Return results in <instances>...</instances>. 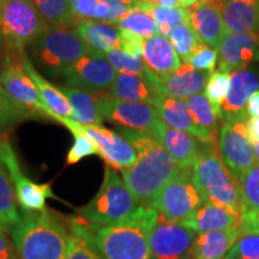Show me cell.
Returning a JSON list of instances; mask_svg holds the SVG:
<instances>
[{"label":"cell","instance_id":"27","mask_svg":"<svg viewBox=\"0 0 259 259\" xmlns=\"http://www.w3.org/2000/svg\"><path fill=\"white\" fill-rule=\"evenodd\" d=\"M77 30L88 50L94 53L106 54L107 52L120 48V29L114 24L82 19L77 25Z\"/></svg>","mask_w":259,"mask_h":259},{"label":"cell","instance_id":"23","mask_svg":"<svg viewBox=\"0 0 259 259\" xmlns=\"http://www.w3.org/2000/svg\"><path fill=\"white\" fill-rule=\"evenodd\" d=\"M240 223L241 213L227 206L206 202L181 225L192 229L197 234H202V233L225 231L234 227H240Z\"/></svg>","mask_w":259,"mask_h":259},{"label":"cell","instance_id":"19","mask_svg":"<svg viewBox=\"0 0 259 259\" xmlns=\"http://www.w3.org/2000/svg\"><path fill=\"white\" fill-rule=\"evenodd\" d=\"M155 108L157 109L161 120L169 127L186 132L196 137L202 143L213 144L219 142L205 128L197 124L185 100H178L161 95L155 105Z\"/></svg>","mask_w":259,"mask_h":259},{"label":"cell","instance_id":"54","mask_svg":"<svg viewBox=\"0 0 259 259\" xmlns=\"http://www.w3.org/2000/svg\"><path fill=\"white\" fill-rule=\"evenodd\" d=\"M3 4H4V0H0V15H2V10H3Z\"/></svg>","mask_w":259,"mask_h":259},{"label":"cell","instance_id":"4","mask_svg":"<svg viewBox=\"0 0 259 259\" xmlns=\"http://www.w3.org/2000/svg\"><path fill=\"white\" fill-rule=\"evenodd\" d=\"M47 27L32 0H4L0 15L3 65L22 64L25 47L31 46Z\"/></svg>","mask_w":259,"mask_h":259},{"label":"cell","instance_id":"41","mask_svg":"<svg viewBox=\"0 0 259 259\" xmlns=\"http://www.w3.org/2000/svg\"><path fill=\"white\" fill-rule=\"evenodd\" d=\"M70 131L74 137V143L71 147L66 157V162L69 166L78 163L84 157L92 156V155H99V150H97L95 144L85 135L76 128H71Z\"/></svg>","mask_w":259,"mask_h":259},{"label":"cell","instance_id":"29","mask_svg":"<svg viewBox=\"0 0 259 259\" xmlns=\"http://www.w3.org/2000/svg\"><path fill=\"white\" fill-rule=\"evenodd\" d=\"M22 65H23L24 72L30 77L32 82L36 84L38 92H40L42 99L45 100L48 108L57 116L71 119L72 111H71L70 103L67 101L66 96L58 89V87L51 84L37 72V70L35 69L31 63L30 58L27 54H24L23 58H22Z\"/></svg>","mask_w":259,"mask_h":259},{"label":"cell","instance_id":"39","mask_svg":"<svg viewBox=\"0 0 259 259\" xmlns=\"http://www.w3.org/2000/svg\"><path fill=\"white\" fill-rule=\"evenodd\" d=\"M105 56L119 73H147L148 71L143 59L130 56L120 48L107 52Z\"/></svg>","mask_w":259,"mask_h":259},{"label":"cell","instance_id":"48","mask_svg":"<svg viewBox=\"0 0 259 259\" xmlns=\"http://www.w3.org/2000/svg\"><path fill=\"white\" fill-rule=\"evenodd\" d=\"M246 113H247L248 118L259 116V90L248 100L247 106H246Z\"/></svg>","mask_w":259,"mask_h":259},{"label":"cell","instance_id":"16","mask_svg":"<svg viewBox=\"0 0 259 259\" xmlns=\"http://www.w3.org/2000/svg\"><path fill=\"white\" fill-rule=\"evenodd\" d=\"M219 67L226 72L246 70L259 60V34H226L218 48Z\"/></svg>","mask_w":259,"mask_h":259},{"label":"cell","instance_id":"35","mask_svg":"<svg viewBox=\"0 0 259 259\" xmlns=\"http://www.w3.org/2000/svg\"><path fill=\"white\" fill-rule=\"evenodd\" d=\"M111 24L134 32V34L138 35L139 37L144 38V40L156 36L157 34L155 19L147 11L139 8L138 5L134 10H131L127 15H125L124 17Z\"/></svg>","mask_w":259,"mask_h":259},{"label":"cell","instance_id":"37","mask_svg":"<svg viewBox=\"0 0 259 259\" xmlns=\"http://www.w3.org/2000/svg\"><path fill=\"white\" fill-rule=\"evenodd\" d=\"M241 187L242 212L259 211V163L252 166L239 179ZM241 212V213H242Z\"/></svg>","mask_w":259,"mask_h":259},{"label":"cell","instance_id":"6","mask_svg":"<svg viewBox=\"0 0 259 259\" xmlns=\"http://www.w3.org/2000/svg\"><path fill=\"white\" fill-rule=\"evenodd\" d=\"M139 206L118 171L106 166L99 192L87 205L77 210V218L92 227L111 226L125 221Z\"/></svg>","mask_w":259,"mask_h":259},{"label":"cell","instance_id":"13","mask_svg":"<svg viewBox=\"0 0 259 259\" xmlns=\"http://www.w3.org/2000/svg\"><path fill=\"white\" fill-rule=\"evenodd\" d=\"M116 74L118 72L105 54L89 51L78 61L61 71L59 77L66 87L96 94L111 89Z\"/></svg>","mask_w":259,"mask_h":259},{"label":"cell","instance_id":"17","mask_svg":"<svg viewBox=\"0 0 259 259\" xmlns=\"http://www.w3.org/2000/svg\"><path fill=\"white\" fill-rule=\"evenodd\" d=\"M259 90V78L253 71L242 70L231 73L229 90L225 101L220 107V114L223 122H229L245 119L248 115L246 113V106L248 100Z\"/></svg>","mask_w":259,"mask_h":259},{"label":"cell","instance_id":"8","mask_svg":"<svg viewBox=\"0 0 259 259\" xmlns=\"http://www.w3.org/2000/svg\"><path fill=\"white\" fill-rule=\"evenodd\" d=\"M204 203L205 197L194 180L193 168H190L178 171L156 194L150 206L164 220L183 223Z\"/></svg>","mask_w":259,"mask_h":259},{"label":"cell","instance_id":"11","mask_svg":"<svg viewBox=\"0 0 259 259\" xmlns=\"http://www.w3.org/2000/svg\"><path fill=\"white\" fill-rule=\"evenodd\" d=\"M94 97L103 120L122 128L153 135L161 120L157 109L151 105L122 101L106 93H96Z\"/></svg>","mask_w":259,"mask_h":259},{"label":"cell","instance_id":"14","mask_svg":"<svg viewBox=\"0 0 259 259\" xmlns=\"http://www.w3.org/2000/svg\"><path fill=\"white\" fill-rule=\"evenodd\" d=\"M245 119L223 122L219 135V151L229 171L240 179L246 170L257 163L253 147L247 135Z\"/></svg>","mask_w":259,"mask_h":259},{"label":"cell","instance_id":"25","mask_svg":"<svg viewBox=\"0 0 259 259\" xmlns=\"http://www.w3.org/2000/svg\"><path fill=\"white\" fill-rule=\"evenodd\" d=\"M221 14L227 34H259V0H223Z\"/></svg>","mask_w":259,"mask_h":259},{"label":"cell","instance_id":"2","mask_svg":"<svg viewBox=\"0 0 259 259\" xmlns=\"http://www.w3.org/2000/svg\"><path fill=\"white\" fill-rule=\"evenodd\" d=\"M10 233L19 259H66L69 220L51 209L22 210L21 220Z\"/></svg>","mask_w":259,"mask_h":259},{"label":"cell","instance_id":"36","mask_svg":"<svg viewBox=\"0 0 259 259\" xmlns=\"http://www.w3.org/2000/svg\"><path fill=\"white\" fill-rule=\"evenodd\" d=\"M168 38H169V42L173 46L174 51L177 52L178 57L184 63H187V60L192 56L193 52L202 44V41L197 36L196 32L191 28L189 22H185V23L174 28Z\"/></svg>","mask_w":259,"mask_h":259},{"label":"cell","instance_id":"26","mask_svg":"<svg viewBox=\"0 0 259 259\" xmlns=\"http://www.w3.org/2000/svg\"><path fill=\"white\" fill-rule=\"evenodd\" d=\"M241 236L240 227L197 234L192 246V259H223Z\"/></svg>","mask_w":259,"mask_h":259},{"label":"cell","instance_id":"33","mask_svg":"<svg viewBox=\"0 0 259 259\" xmlns=\"http://www.w3.org/2000/svg\"><path fill=\"white\" fill-rule=\"evenodd\" d=\"M17 203L12 181L4 166L0 163V218L8 232H11L21 220V211L18 210Z\"/></svg>","mask_w":259,"mask_h":259},{"label":"cell","instance_id":"21","mask_svg":"<svg viewBox=\"0 0 259 259\" xmlns=\"http://www.w3.org/2000/svg\"><path fill=\"white\" fill-rule=\"evenodd\" d=\"M209 76V72L194 69L187 63L181 64L176 72L164 79H155L150 73L151 79L156 84L162 95L178 100H187L194 95L202 94L205 89Z\"/></svg>","mask_w":259,"mask_h":259},{"label":"cell","instance_id":"1","mask_svg":"<svg viewBox=\"0 0 259 259\" xmlns=\"http://www.w3.org/2000/svg\"><path fill=\"white\" fill-rule=\"evenodd\" d=\"M116 131L134 145L137 160L134 166L122 170L127 189L139 205H149L180 168L169 153L151 134L119 127Z\"/></svg>","mask_w":259,"mask_h":259},{"label":"cell","instance_id":"52","mask_svg":"<svg viewBox=\"0 0 259 259\" xmlns=\"http://www.w3.org/2000/svg\"><path fill=\"white\" fill-rule=\"evenodd\" d=\"M0 229H4V231H6V232H8V229H6V228H5L4 223H3V221H2V218H0Z\"/></svg>","mask_w":259,"mask_h":259},{"label":"cell","instance_id":"40","mask_svg":"<svg viewBox=\"0 0 259 259\" xmlns=\"http://www.w3.org/2000/svg\"><path fill=\"white\" fill-rule=\"evenodd\" d=\"M31 118L27 112L18 108L0 85V136L6 135V130L14 126L16 122Z\"/></svg>","mask_w":259,"mask_h":259},{"label":"cell","instance_id":"55","mask_svg":"<svg viewBox=\"0 0 259 259\" xmlns=\"http://www.w3.org/2000/svg\"><path fill=\"white\" fill-rule=\"evenodd\" d=\"M219 2H220V3H222V2H223V0H219Z\"/></svg>","mask_w":259,"mask_h":259},{"label":"cell","instance_id":"15","mask_svg":"<svg viewBox=\"0 0 259 259\" xmlns=\"http://www.w3.org/2000/svg\"><path fill=\"white\" fill-rule=\"evenodd\" d=\"M197 233L181 223L170 222L158 215L149 235L151 259H192Z\"/></svg>","mask_w":259,"mask_h":259},{"label":"cell","instance_id":"3","mask_svg":"<svg viewBox=\"0 0 259 259\" xmlns=\"http://www.w3.org/2000/svg\"><path fill=\"white\" fill-rule=\"evenodd\" d=\"M157 218L156 210L141 205L125 221L115 225H84L103 259H151L149 235Z\"/></svg>","mask_w":259,"mask_h":259},{"label":"cell","instance_id":"18","mask_svg":"<svg viewBox=\"0 0 259 259\" xmlns=\"http://www.w3.org/2000/svg\"><path fill=\"white\" fill-rule=\"evenodd\" d=\"M221 6L219 0H202L187 9L191 28L204 45L216 51L227 34Z\"/></svg>","mask_w":259,"mask_h":259},{"label":"cell","instance_id":"47","mask_svg":"<svg viewBox=\"0 0 259 259\" xmlns=\"http://www.w3.org/2000/svg\"><path fill=\"white\" fill-rule=\"evenodd\" d=\"M246 126H247V135L251 144H259V116L248 118Z\"/></svg>","mask_w":259,"mask_h":259},{"label":"cell","instance_id":"49","mask_svg":"<svg viewBox=\"0 0 259 259\" xmlns=\"http://www.w3.org/2000/svg\"><path fill=\"white\" fill-rule=\"evenodd\" d=\"M150 3L157 6H161V8H167V9L183 8V5H181V0H150Z\"/></svg>","mask_w":259,"mask_h":259},{"label":"cell","instance_id":"24","mask_svg":"<svg viewBox=\"0 0 259 259\" xmlns=\"http://www.w3.org/2000/svg\"><path fill=\"white\" fill-rule=\"evenodd\" d=\"M143 59L145 67L155 79L167 78L179 69L181 61L168 38L160 35L143 42Z\"/></svg>","mask_w":259,"mask_h":259},{"label":"cell","instance_id":"20","mask_svg":"<svg viewBox=\"0 0 259 259\" xmlns=\"http://www.w3.org/2000/svg\"><path fill=\"white\" fill-rule=\"evenodd\" d=\"M153 136L169 153L180 169L193 168L198 158L202 142L186 132L178 131L160 120Z\"/></svg>","mask_w":259,"mask_h":259},{"label":"cell","instance_id":"53","mask_svg":"<svg viewBox=\"0 0 259 259\" xmlns=\"http://www.w3.org/2000/svg\"><path fill=\"white\" fill-rule=\"evenodd\" d=\"M137 4H142V3H150V0H135Z\"/></svg>","mask_w":259,"mask_h":259},{"label":"cell","instance_id":"45","mask_svg":"<svg viewBox=\"0 0 259 259\" xmlns=\"http://www.w3.org/2000/svg\"><path fill=\"white\" fill-rule=\"evenodd\" d=\"M240 231L242 235L259 236V211H245L241 213Z\"/></svg>","mask_w":259,"mask_h":259},{"label":"cell","instance_id":"28","mask_svg":"<svg viewBox=\"0 0 259 259\" xmlns=\"http://www.w3.org/2000/svg\"><path fill=\"white\" fill-rule=\"evenodd\" d=\"M58 89L66 96L70 103L72 120L82 125L102 126L105 120L96 105L94 94L66 85H58Z\"/></svg>","mask_w":259,"mask_h":259},{"label":"cell","instance_id":"22","mask_svg":"<svg viewBox=\"0 0 259 259\" xmlns=\"http://www.w3.org/2000/svg\"><path fill=\"white\" fill-rule=\"evenodd\" d=\"M109 94L122 101L145 103L154 107L162 95L149 71L147 73H118Z\"/></svg>","mask_w":259,"mask_h":259},{"label":"cell","instance_id":"51","mask_svg":"<svg viewBox=\"0 0 259 259\" xmlns=\"http://www.w3.org/2000/svg\"><path fill=\"white\" fill-rule=\"evenodd\" d=\"M252 147H253L255 160H257V162L259 163V144H253V145H252Z\"/></svg>","mask_w":259,"mask_h":259},{"label":"cell","instance_id":"44","mask_svg":"<svg viewBox=\"0 0 259 259\" xmlns=\"http://www.w3.org/2000/svg\"><path fill=\"white\" fill-rule=\"evenodd\" d=\"M119 28V27H118ZM120 29V50H122L130 56L142 59L143 57V42L144 38L139 37L138 35L134 32L126 30V29Z\"/></svg>","mask_w":259,"mask_h":259},{"label":"cell","instance_id":"32","mask_svg":"<svg viewBox=\"0 0 259 259\" xmlns=\"http://www.w3.org/2000/svg\"><path fill=\"white\" fill-rule=\"evenodd\" d=\"M138 6L155 19L156 31L162 37L168 38L174 28L189 22V12L185 8L167 9L151 4V3H142V4H138Z\"/></svg>","mask_w":259,"mask_h":259},{"label":"cell","instance_id":"34","mask_svg":"<svg viewBox=\"0 0 259 259\" xmlns=\"http://www.w3.org/2000/svg\"><path fill=\"white\" fill-rule=\"evenodd\" d=\"M194 120L198 125L205 128L213 138L219 141L220 130H221V116L211 105L208 97L204 94H198L186 100Z\"/></svg>","mask_w":259,"mask_h":259},{"label":"cell","instance_id":"38","mask_svg":"<svg viewBox=\"0 0 259 259\" xmlns=\"http://www.w3.org/2000/svg\"><path fill=\"white\" fill-rule=\"evenodd\" d=\"M229 82H231V73L222 70H215L210 73L208 82L205 85V95L211 105L215 107L220 114V107L225 101L227 93L229 90ZM221 116V114H220Z\"/></svg>","mask_w":259,"mask_h":259},{"label":"cell","instance_id":"42","mask_svg":"<svg viewBox=\"0 0 259 259\" xmlns=\"http://www.w3.org/2000/svg\"><path fill=\"white\" fill-rule=\"evenodd\" d=\"M187 64H190L191 66H193L194 69L199 71L212 73L219 64L218 51L206 46V45H204L202 42L197 47V50L193 52L190 59L187 60Z\"/></svg>","mask_w":259,"mask_h":259},{"label":"cell","instance_id":"46","mask_svg":"<svg viewBox=\"0 0 259 259\" xmlns=\"http://www.w3.org/2000/svg\"><path fill=\"white\" fill-rule=\"evenodd\" d=\"M0 259H19L14 241L4 229H0Z\"/></svg>","mask_w":259,"mask_h":259},{"label":"cell","instance_id":"50","mask_svg":"<svg viewBox=\"0 0 259 259\" xmlns=\"http://www.w3.org/2000/svg\"><path fill=\"white\" fill-rule=\"evenodd\" d=\"M202 2V0H181V5H183V8L185 9H189L191 6L196 5L197 3Z\"/></svg>","mask_w":259,"mask_h":259},{"label":"cell","instance_id":"43","mask_svg":"<svg viewBox=\"0 0 259 259\" xmlns=\"http://www.w3.org/2000/svg\"><path fill=\"white\" fill-rule=\"evenodd\" d=\"M223 259H259V236L242 235Z\"/></svg>","mask_w":259,"mask_h":259},{"label":"cell","instance_id":"30","mask_svg":"<svg viewBox=\"0 0 259 259\" xmlns=\"http://www.w3.org/2000/svg\"><path fill=\"white\" fill-rule=\"evenodd\" d=\"M70 234L67 240L66 259H103L88 231L78 218L69 220Z\"/></svg>","mask_w":259,"mask_h":259},{"label":"cell","instance_id":"7","mask_svg":"<svg viewBox=\"0 0 259 259\" xmlns=\"http://www.w3.org/2000/svg\"><path fill=\"white\" fill-rule=\"evenodd\" d=\"M30 47L38 65L54 76L89 52L77 27L64 25H48Z\"/></svg>","mask_w":259,"mask_h":259},{"label":"cell","instance_id":"9","mask_svg":"<svg viewBox=\"0 0 259 259\" xmlns=\"http://www.w3.org/2000/svg\"><path fill=\"white\" fill-rule=\"evenodd\" d=\"M0 163L4 166L12 181L17 202L22 210L44 211L47 208V198L58 199L56 193L52 190L51 183L36 184L29 179L27 176H24L8 135L0 136Z\"/></svg>","mask_w":259,"mask_h":259},{"label":"cell","instance_id":"12","mask_svg":"<svg viewBox=\"0 0 259 259\" xmlns=\"http://www.w3.org/2000/svg\"><path fill=\"white\" fill-rule=\"evenodd\" d=\"M0 85L9 99L31 118L44 116L56 121L57 115L48 108L36 84L24 72L22 64L3 65L0 70Z\"/></svg>","mask_w":259,"mask_h":259},{"label":"cell","instance_id":"5","mask_svg":"<svg viewBox=\"0 0 259 259\" xmlns=\"http://www.w3.org/2000/svg\"><path fill=\"white\" fill-rule=\"evenodd\" d=\"M193 176L206 202L242 212L240 183L223 163L218 143H202L198 158L193 166Z\"/></svg>","mask_w":259,"mask_h":259},{"label":"cell","instance_id":"31","mask_svg":"<svg viewBox=\"0 0 259 259\" xmlns=\"http://www.w3.org/2000/svg\"><path fill=\"white\" fill-rule=\"evenodd\" d=\"M48 25L77 27L82 19L76 17L70 0H32Z\"/></svg>","mask_w":259,"mask_h":259},{"label":"cell","instance_id":"10","mask_svg":"<svg viewBox=\"0 0 259 259\" xmlns=\"http://www.w3.org/2000/svg\"><path fill=\"white\" fill-rule=\"evenodd\" d=\"M57 122H60L67 128H76L88 137L99 150V156L106 162L107 167L115 170H125L134 166L137 160L134 145L119 132L105 128L103 126L82 125L72 119L57 116Z\"/></svg>","mask_w":259,"mask_h":259}]
</instances>
